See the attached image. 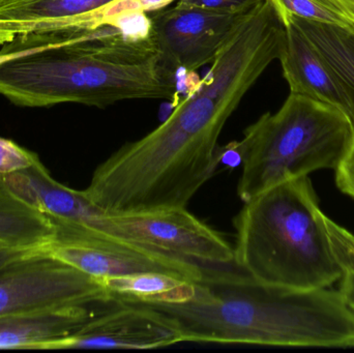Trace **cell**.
Returning <instances> with one entry per match:
<instances>
[{
    "mask_svg": "<svg viewBox=\"0 0 354 353\" xmlns=\"http://www.w3.org/2000/svg\"><path fill=\"white\" fill-rule=\"evenodd\" d=\"M45 45L37 46H23L16 41L6 44L2 47L0 51V64L10 60L15 59V58L21 57V56L28 55V54L33 53V52L39 51Z\"/></svg>",
    "mask_w": 354,
    "mask_h": 353,
    "instance_id": "obj_20",
    "label": "cell"
},
{
    "mask_svg": "<svg viewBox=\"0 0 354 353\" xmlns=\"http://www.w3.org/2000/svg\"><path fill=\"white\" fill-rule=\"evenodd\" d=\"M0 182L39 209L54 228L91 230L93 218L101 211L84 190H74L54 180L39 157L30 167L0 178Z\"/></svg>",
    "mask_w": 354,
    "mask_h": 353,
    "instance_id": "obj_11",
    "label": "cell"
},
{
    "mask_svg": "<svg viewBox=\"0 0 354 353\" xmlns=\"http://www.w3.org/2000/svg\"><path fill=\"white\" fill-rule=\"evenodd\" d=\"M46 247L52 256L97 281L140 274H164L185 281L201 278L203 265L84 228H54Z\"/></svg>",
    "mask_w": 354,
    "mask_h": 353,
    "instance_id": "obj_7",
    "label": "cell"
},
{
    "mask_svg": "<svg viewBox=\"0 0 354 353\" xmlns=\"http://www.w3.org/2000/svg\"><path fill=\"white\" fill-rule=\"evenodd\" d=\"M100 282L115 302L158 303L163 302L169 292L185 281L164 274H140Z\"/></svg>",
    "mask_w": 354,
    "mask_h": 353,
    "instance_id": "obj_15",
    "label": "cell"
},
{
    "mask_svg": "<svg viewBox=\"0 0 354 353\" xmlns=\"http://www.w3.org/2000/svg\"><path fill=\"white\" fill-rule=\"evenodd\" d=\"M339 290L345 302L354 311V271H351L341 280V287Z\"/></svg>",
    "mask_w": 354,
    "mask_h": 353,
    "instance_id": "obj_21",
    "label": "cell"
},
{
    "mask_svg": "<svg viewBox=\"0 0 354 353\" xmlns=\"http://www.w3.org/2000/svg\"><path fill=\"white\" fill-rule=\"evenodd\" d=\"M37 155L14 141L0 137V178L27 169L32 165Z\"/></svg>",
    "mask_w": 354,
    "mask_h": 353,
    "instance_id": "obj_17",
    "label": "cell"
},
{
    "mask_svg": "<svg viewBox=\"0 0 354 353\" xmlns=\"http://www.w3.org/2000/svg\"><path fill=\"white\" fill-rule=\"evenodd\" d=\"M282 20L286 37L279 60L290 93L334 106L353 122L354 102L338 75L292 21Z\"/></svg>",
    "mask_w": 354,
    "mask_h": 353,
    "instance_id": "obj_10",
    "label": "cell"
},
{
    "mask_svg": "<svg viewBox=\"0 0 354 353\" xmlns=\"http://www.w3.org/2000/svg\"><path fill=\"white\" fill-rule=\"evenodd\" d=\"M54 236V226L44 213L0 182V247L41 250Z\"/></svg>",
    "mask_w": 354,
    "mask_h": 353,
    "instance_id": "obj_13",
    "label": "cell"
},
{
    "mask_svg": "<svg viewBox=\"0 0 354 353\" xmlns=\"http://www.w3.org/2000/svg\"><path fill=\"white\" fill-rule=\"evenodd\" d=\"M91 230L200 265H231L234 252L216 230L185 209L100 211Z\"/></svg>",
    "mask_w": 354,
    "mask_h": 353,
    "instance_id": "obj_6",
    "label": "cell"
},
{
    "mask_svg": "<svg viewBox=\"0 0 354 353\" xmlns=\"http://www.w3.org/2000/svg\"><path fill=\"white\" fill-rule=\"evenodd\" d=\"M181 342L180 330L171 317L147 305L114 300L51 350H155Z\"/></svg>",
    "mask_w": 354,
    "mask_h": 353,
    "instance_id": "obj_9",
    "label": "cell"
},
{
    "mask_svg": "<svg viewBox=\"0 0 354 353\" xmlns=\"http://www.w3.org/2000/svg\"><path fill=\"white\" fill-rule=\"evenodd\" d=\"M216 267H202L178 302L139 304L171 317L183 342L354 348V311L340 290L274 287Z\"/></svg>",
    "mask_w": 354,
    "mask_h": 353,
    "instance_id": "obj_2",
    "label": "cell"
},
{
    "mask_svg": "<svg viewBox=\"0 0 354 353\" xmlns=\"http://www.w3.org/2000/svg\"><path fill=\"white\" fill-rule=\"evenodd\" d=\"M112 302L102 282L45 249L27 253L0 269V317Z\"/></svg>",
    "mask_w": 354,
    "mask_h": 353,
    "instance_id": "obj_5",
    "label": "cell"
},
{
    "mask_svg": "<svg viewBox=\"0 0 354 353\" xmlns=\"http://www.w3.org/2000/svg\"><path fill=\"white\" fill-rule=\"evenodd\" d=\"M44 47L0 64V95L21 107L75 103L106 108L127 99H168L172 75L160 62L147 14L95 28L39 35Z\"/></svg>",
    "mask_w": 354,
    "mask_h": 353,
    "instance_id": "obj_1",
    "label": "cell"
},
{
    "mask_svg": "<svg viewBox=\"0 0 354 353\" xmlns=\"http://www.w3.org/2000/svg\"><path fill=\"white\" fill-rule=\"evenodd\" d=\"M37 250H16V249L3 248L0 247V269L3 267L8 263L24 256L27 253L32 252Z\"/></svg>",
    "mask_w": 354,
    "mask_h": 353,
    "instance_id": "obj_22",
    "label": "cell"
},
{
    "mask_svg": "<svg viewBox=\"0 0 354 353\" xmlns=\"http://www.w3.org/2000/svg\"><path fill=\"white\" fill-rule=\"evenodd\" d=\"M335 171L339 190L354 199V140L344 159Z\"/></svg>",
    "mask_w": 354,
    "mask_h": 353,
    "instance_id": "obj_19",
    "label": "cell"
},
{
    "mask_svg": "<svg viewBox=\"0 0 354 353\" xmlns=\"http://www.w3.org/2000/svg\"><path fill=\"white\" fill-rule=\"evenodd\" d=\"M281 18L289 19L303 31L338 75L354 102V28L320 24L297 17Z\"/></svg>",
    "mask_w": 354,
    "mask_h": 353,
    "instance_id": "obj_14",
    "label": "cell"
},
{
    "mask_svg": "<svg viewBox=\"0 0 354 353\" xmlns=\"http://www.w3.org/2000/svg\"><path fill=\"white\" fill-rule=\"evenodd\" d=\"M233 226V263L260 283L324 289L354 271V234L324 215L308 175L243 202Z\"/></svg>",
    "mask_w": 354,
    "mask_h": 353,
    "instance_id": "obj_3",
    "label": "cell"
},
{
    "mask_svg": "<svg viewBox=\"0 0 354 353\" xmlns=\"http://www.w3.org/2000/svg\"><path fill=\"white\" fill-rule=\"evenodd\" d=\"M110 304L66 307L0 317V350H51L54 344L80 331Z\"/></svg>",
    "mask_w": 354,
    "mask_h": 353,
    "instance_id": "obj_12",
    "label": "cell"
},
{
    "mask_svg": "<svg viewBox=\"0 0 354 353\" xmlns=\"http://www.w3.org/2000/svg\"><path fill=\"white\" fill-rule=\"evenodd\" d=\"M280 17L354 28V0H270Z\"/></svg>",
    "mask_w": 354,
    "mask_h": 353,
    "instance_id": "obj_16",
    "label": "cell"
},
{
    "mask_svg": "<svg viewBox=\"0 0 354 353\" xmlns=\"http://www.w3.org/2000/svg\"><path fill=\"white\" fill-rule=\"evenodd\" d=\"M178 1L208 8V10H218V12L245 14L264 0H178Z\"/></svg>",
    "mask_w": 354,
    "mask_h": 353,
    "instance_id": "obj_18",
    "label": "cell"
},
{
    "mask_svg": "<svg viewBox=\"0 0 354 353\" xmlns=\"http://www.w3.org/2000/svg\"><path fill=\"white\" fill-rule=\"evenodd\" d=\"M247 14V12H245ZM245 14H230L178 1L151 19V37L170 74L195 72L212 61Z\"/></svg>",
    "mask_w": 354,
    "mask_h": 353,
    "instance_id": "obj_8",
    "label": "cell"
},
{
    "mask_svg": "<svg viewBox=\"0 0 354 353\" xmlns=\"http://www.w3.org/2000/svg\"><path fill=\"white\" fill-rule=\"evenodd\" d=\"M353 140V120L342 110L290 93L278 112L245 130L237 195L247 202L284 180L336 170Z\"/></svg>",
    "mask_w": 354,
    "mask_h": 353,
    "instance_id": "obj_4",
    "label": "cell"
}]
</instances>
